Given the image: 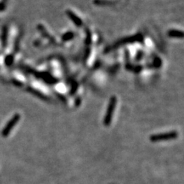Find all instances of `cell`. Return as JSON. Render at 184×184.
<instances>
[{
	"instance_id": "cell-1",
	"label": "cell",
	"mask_w": 184,
	"mask_h": 184,
	"mask_svg": "<svg viewBox=\"0 0 184 184\" xmlns=\"http://www.w3.org/2000/svg\"><path fill=\"white\" fill-rule=\"evenodd\" d=\"M177 137L178 134L176 131H169V132L151 135L150 137V140L151 142L156 143L162 141H170V140L176 139Z\"/></svg>"
},
{
	"instance_id": "cell-2",
	"label": "cell",
	"mask_w": 184,
	"mask_h": 184,
	"mask_svg": "<svg viewBox=\"0 0 184 184\" xmlns=\"http://www.w3.org/2000/svg\"><path fill=\"white\" fill-rule=\"evenodd\" d=\"M116 104L117 98L114 96H113V97L110 99L108 107H107V109L106 115H105V118L104 119V125H105V126H109V125L111 124V123L115 107H116Z\"/></svg>"
},
{
	"instance_id": "cell-3",
	"label": "cell",
	"mask_w": 184,
	"mask_h": 184,
	"mask_svg": "<svg viewBox=\"0 0 184 184\" xmlns=\"http://www.w3.org/2000/svg\"><path fill=\"white\" fill-rule=\"evenodd\" d=\"M19 120H20V115L19 114H15L14 116H13L12 118L9 120V121L8 122V124H7L5 127H4L3 130H2V137H8L9 134V133L11 132L12 130L14 128V127L16 125L17 123L19 121Z\"/></svg>"
},
{
	"instance_id": "cell-4",
	"label": "cell",
	"mask_w": 184,
	"mask_h": 184,
	"mask_svg": "<svg viewBox=\"0 0 184 184\" xmlns=\"http://www.w3.org/2000/svg\"><path fill=\"white\" fill-rule=\"evenodd\" d=\"M66 13L68 16H69V18L71 19V21H72L76 26H78V27L82 26V22H81V20L80 19L78 18L74 12H72L70 11V10H68V11L66 12Z\"/></svg>"
},
{
	"instance_id": "cell-5",
	"label": "cell",
	"mask_w": 184,
	"mask_h": 184,
	"mask_svg": "<svg viewBox=\"0 0 184 184\" xmlns=\"http://www.w3.org/2000/svg\"><path fill=\"white\" fill-rule=\"evenodd\" d=\"M168 36L171 38H176V39H182L183 33L182 32L176 29H172L168 32Z\"/></svg>"
},
{
	"instance_id": "cell-6",
	"label": "cell",
	"mask_w": 184,
	"mask_h": 184,
	"mask_svg": "<svg viewBox=\"0 0 184 184\" xmlns=\"http://www.w3.org/2000/svg\"><path fill=\"white\" fill-rule=\"evenodd\" d=\"M141 39V37L140 36H133V37H130L128 38V39H123V40L120 41L119 42H118L116 45H123V44H128L130 43V42H136V41H140Z\"/></svg>"
},
{
	"instance_id": "cell-7",
	"label": "cell",
	"mask_w": 184,
	"mask_h": 184,
	"mask_svg": "<svg viewBox=\"0 0 184 184\" xmlns=\"http://www.w3.org/2000/svg\"><path fill=\"white\" fill-rule=\"evenodd\" d=\"M73 37H74V35L72 32H67L62 36V39H63V41H69L71 39H73Z\"/></svg>"
}]
</instances>
